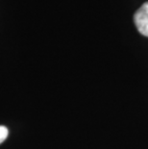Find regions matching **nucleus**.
I'll return each instance as SVG.
<instances>
[{
    "label": "nucleus",
    "instance_id": "obj_1",
    "mask_svg": "<svg viewBox=\"0 0 148 149\" xmlns=\"http://www.w3.org/2000/svg\"><path fill=\"white\" fill-rule=\"evenodd\" d=\"M138 32L148 37V2L144 3L137 11L134 17Z\"/></svg>",
    "mask_w": 148,
    "mask_h": 149
},
{
    "label": "nucleus",
    "instance_id": "obj_2",
    "mask_svg": "<svg viewBox=\"0 0 148 149\" xmlns=\"http://www.w3.org/2000/svg\"><path fill=\"white\" fill-rule=\"evenodd\" d=\"M9 131L5 126H0V144L5 141L8 137Z\"/></svg>",
    "mask_w": 148,
    "mask_h": 149
}]
</instances>
